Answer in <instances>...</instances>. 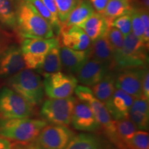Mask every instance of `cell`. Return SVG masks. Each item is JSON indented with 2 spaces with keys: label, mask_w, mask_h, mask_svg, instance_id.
<instances>
[{
  "label": "cell",
  "mask_w": 149,
  "mask_h": 149,
  "mask_svg": "<svg viewBox=\"0 0 149 149\" xmlns=\"http://www.w3.org/2000/svg\"><path fill=\"white\" fill-rule=\"evenodd\" d=\"M23 38L54 37L52 26L32 6L21 0L17 15L16 27Z\"/></svg>",
  "instance_id": "6da1fadb"
},
{
  "label": "cell",
  "mask_w": 149,
  "mask_h": 149,
  "mask_svg": "<svg viewBox=\"0 0 149 149\" xmlns=\"http://www.w3.org/2000/svg\"><path fill=\"white\" fill-rule=\"evenodd\" d=\"M48 123L43 120L17 118L0 119V136L19 144L27 145L34 141Z\"/></svg>",
  "instance_id": "7a4b0ae2"
},
{
  "label": "cell",
  "mask_w": 149,
  "mask_h": 149,
  "mask_svg": "<svg viewBox=\"0 0 149 149\" xmlns=\"http://www.w3.org/2000/svg\"><path fill=\"white\" fill-rule=\"evenodd\" d=\"M8 87L22 97L33 107L40 105L44 96L41 77L33 70L24 68L7 80Z\"/></svg>",
  "instance_id": "3957f363"
},
{
  "label": "cell",
  "mask_w": 149,
  "mask_h": 149,
  "mask_svg": "<svg viewBox=\"0 0 149 149\" xmlns=\"http://www.w3.org/2000/svg\"><path fill=\"white\" fill-rule=\"evenodd\" d=\"M148 48L142 41L130 32L124 37L122 51L115 57V68H146Z\"/></svg>",
  "instance_id": "277c9868"
},
{
  "label": "cell",
  "mask_w": 149,
  "mask_h": 149,
  "mask_svg": "<svg viewBox=\"0 0 149 149\" xmlns=\"http://www.w3.org/2000/svg\"><path fill=\"white\" fill-rule=\"evenodd\" d=\"M74 93L78 100L86 103L91 107L100 127L102 128L110 140L116 144L115 121L112 118L105 104L97 99L93 94L91 88L86 86H77Z\"/></svg>",
  "instance_id": "5b68a950"
},
{
  "label": "cell",
  "mask_w": 149,
  "mask_h": 149,
  "mask_svg": "<svg viewBox=\"0 0 149 149\" xmlns=\"http://www.w3.org/2000/svg\"><path fill=\"white\" fill-rule=\"evenodd\" d=\"M76 100L72 96L66 98H48L41 108L42 120L51 124L69 125L71 124Z\"/></svg>",
  "instance_id": "8992f818"
},
{
  "label": "cell",
  "mask_w": 149,
  "mask_h": 149,
  "mask_svg": "<svg viewBox=\"0 0 149 149\" xmlns=\"http://www.w3.org/2000/svg\"><path fill=\"white\" fill-rule=\"evenodd\" d=\"M59 40L51 38H24L21 44L26 68L39 70L44 62L46 54L52 48L58 46Z\"/></svg>",
  "instance_id": "52a82bcc"
},
{
  "label": "cell",
  "mask_w": 149,
  "mask_h": 149,
  "mask_svg": "<svg viewBox=\"0 0 149 149\" xmlns=\"http://www.w3.org/2000/svg\"><path fill=\"white\" fill-rule=\"evenodd\" d=\"M32 106L8 86L0 89V119L28 118L32 116Z\"/></svg>",
  "instance_id": "ba28073f"
},
{
  "label": "cell",
  "mask_w": 149,
  "mask_h": 149,
  "mask_svg": "<svg viewBox=\"0 0 149 149\" xmlns=\"http://www.w3.org/2000/svg\"><path fill=\"white\" fill-rule=\"evenodd\" d=\"M43 84L48 98H66L72 95L78 81L72 74L59 71L44 74Z\"/></svg>",
  "instance_id": "9c48e42d"
},
{
  "label": "cell",
  "mask_w": 149,
  "mask_h": 149,
  "mask_svg": "<svg viewBox=\"0 0 149 149\" xmlns=\"http://www.w3.org/2000/svg\"><path fill=\"white\" fill-rule=\"evenodd\" d=\"M74 135L66 125L47 124L40 131L36 142L42 149H65Z\"/></svg>",
  "instance_id": "30bf717a"
},
{
  "label": "cell",
  "mask_w": 149,
  "mask_h": 149,
  "mask_svg": "<svg viewBox=\"0 0 149 149\" xmlns=\"http://www.w3.org/2000/svg\"><path fill=\"white\" fill-rule=\"evenodd\" d=\"M146 68L120 70L115 74V88L121 89L135 99L141 98V86Z\"/></svg>",
  "instance_id": "8fae6325"
},
{
  "label": "cell",
  "mask_w": 149,
  "mask_h": 149,
  "mask_svg": "<svg viewBox=\"0 0 149 149\" xmlns=\"http://www.w3.org/2000/svg\"><path fill=\"white\" fill-rule=\"evenodd\" d=\"M71 123L75 129L81 131L95 132L101 128L91 107L79 100H76Z\"/></svg>",
  "instance_id": "7c38bea8"
},
{
  "label": "cell",
  "mask_w": 149,
  "mask_h": 149,
  "mask_svg": "<svg viewBox=\"0 0 149 149\" xmlns=\"http://www.w3.org/2000/svg\"><path fill=\"white\" fill-rule=\"evenodd\" d=\"M135 98L121 89L116 88L105 106L115 121L128 118L129 111Z\"/></svg>",
  "instance_id": "4fadbf2b"
},
{
  "label": "cell",
  "mask_w": 149,
  "mask_h": 149,
  "mask_svg": "<svg viewBox=\"0 0 149 149\" xmlns=\"http://www.w3.org/2000/svg\"><path fill=\"white\" fill-rule=\"evenodd\" d=\"M111 70L107 65L90 58L76 73V78L78 82L83 86H93L100 82Z\"/></svg>",
  "instance_id": "5bb4252c"
},
{
  "label": "cell",
  "mask_w": 149,
  "mask_h": 149,
  "mask_svg": "<svg viewBox=\"0 0 149 149\" xmlns=\"http://www.w3.org/2000/svg\"><path fill=\"white\" fill-rule=\"evenodd\" d=\"M26 68L21 48L12 46L0 56V77H10Z\"/></svg>",
  "instance_id": "9a60e30c"
},
{
  "label": "cell",
  "mask_w": 149,
  "mask_h": 149,
  "mask_svg": "<svg viewBox=\"0 0 149 149\" xmlns=\"http://www.w3.org/2000/svg\"><path fill=\"white\" fill-rule=\"evenodd\" d=\"M60 42L63 47L77 51H85L91 45V40L82 29L74 26L68 29H61L59 31Z\"/></svg>",
  "instance_id": "2e32d148"
},
{
  "label": "cell",
  "mask_w": 149,
  "mask_h": 149,
  "mask_svg": "<svg viewBox=\"0 0 149 149\" xmlns=\"http://www.w3.org/2000/svg\"><path fill=\"white\" fill-rule=\"evenodd\" d=\"M59 53L62 67L70 73H77L90 59V48L85 51H77L61 47Z\"/></svg>",
  "instance_id": "e0dca14e"
},
{
  "label": "cell",
  "mask_w": 149,
  "mask_h": 149,
  "mask_svg": "<svg viewBox=\"0 0 149 149\" xmlns=\"http://www.w3.org/2000/svg\"><path fill=\"white\" fill-rule=\"evenodd\" d=\"M90 58L105 64L111 70L115 68L114 53L106 35L91 44Z\"/></svg>",
  "instance_id": "ac0fdd59"
},
{
  "label": "cell",
  "mask_w": 149,
  "mask_h": 149,
  "mask_svg": "<svg viewBox=\"0 0 149 149\" xmlns=\"http://www.w3.org/2000/svg\"><path fill=\"white\" fill-rule=\"evenodd\" d=\"M110 26L102 14L95 12L86 21L79 26L88 35L91 42L104 36Z\"/></svg>",
  "instance_id": "d6986e66"
},
{
  "label": "cell",
  "mask_w": 149,
  "mask_h": 149,
  "mask_svg": "<svg viewBox=\"0 0 149 149\" xmlns=\"http://www.w3.org/2000/svg\"><path fill=\"white\" fill-rule=\"evenodd\" d=\"M137 128L146 130L149 125V105L148 100L142 98L135 99L128 115Z\"/></svg>",
  "instance_id": "ffe728a7"
},
{
  "label": "cell",
  "mask_w": 149,
  "mask_h": 149,
  "mask_svg": "<svg viewBox=\"0 0 149 149\" xmlns=\"http://www.w3.org/2000/svg\"><path fill=\"white\" fill-rule=\"evenodd\" d=\"M95 13V10L88 0H81L79 3L73 8L68 15L66 22L61 26V29L77 26H79L86 21ZM60 29V30H61Z\"/></svg>",
  "instance_id": "44dd1931"
},
{
  "label": "cell",
  "mask_w": 149,
  "mask_h": 149,
  "mask_svg": "<svg viewBox=\"0 0 149 149\" xmlns=\"http://www.w3.org/2000/svg\"><path fill=\"white\" fill-rule=\"evenodd\" d=\"M115 74L114 72H108L100 82L92 86L93 94L100 101L105 104L113 95L115 88Z\"/></svg>",
  "instance_id": "7402d4cb"
},
{
  "label": "cell",
  "mask_w": 149,
  "mask_h": 149,
  "mask_svg": "<svg viewBox=\"0 0 149 149\" xmlns=\"http://www.w3.org/2000/svg\"><path fill=\"white\" fill-rule=\"evenodd\" d=\"M21 0H0V22L10 28H15L17 15Z\"/></svg>",
  "instance_id": "603a6c76"
},
{
  "label": "cell",
  "mask_w": 149,
  "mask_h": 149,
  "mask_svg": "<svg viewBox=\"0 0 149 149\" xmlns=\"http://www.w3.org/2000/svg\"><path fill=\"white\" fill-rule=\"evenodd\" d=\"M132 8L130 0H110L102 15L111 26L115 19L128 13Z\"/></svg>",
  "instance_id": "cb8c5ba5"
},
{
  "label": "cell",
  "mask_w": 149,
  "mask_h": 149,
  "mask_svg": "<svg viewBox=\"0 0 149 149\" xmlns=\"http://www.w3.org/2000/svg\"><path fill=\"white\" fill-rule=\"evenodd\" d=\"M137 127L129 118L115 121L116 144L120 149H124L128 141L137 130Z\"/></svg>",
  "instance_id": "d4e9b609"
},
{
  "label": "cell",
  "mask_w": 149,
  "mask_h": 149,
  "mask_svg": "<svg viewBox=\"0 0 149 149\" xmlns=\"http://www.w3.org/2000/svg\"><path fill=\"white\" fill-rule=\"evenodd\" d=\"M59 45L52 48L46 54L44 62L38 70L39 72H42L43 74L53 73V72L61 71L63 67L61 64Z\"/></svg>",
  "instance_id": "484cf974"
},
{
  "label": "cell",
  "mask_w": 149,
  "mask_h": 149,
  "mask_svg": "<svg viewBox=\"0 0 149 149\" xmlns=\"http://www.w3.org/2000/svg\"><path fill=\"white\" fill-rule=\"evenodd\" d=\"M65 149H101V144L95 135L81 133L74 135Z\"/></svg>",
  "instance_id": "4316f807"
},
{
  "label": "cell",
  "mask_w": 149,
  "mask_h": 149,
  "mask_svg": "<svg viewBox=\"0 0 149 149\" xmlns=\"http://www.w3.org/2000/svg\"><path fill=\"white\" fill-rule=\"evenodd\" d=\"M124 149H149V135L146 130H136Z\"/></svg>",
  "instance_id": "83f0119b"
},
{
  "label": "cell",
  "mask_w": 149,
  "mask_h": 149,
  "mask_svg": "<svg viewBox=\"0 0 149 149\" xmlns=\"http://www.w3.org/2000/svg\"><path fill=\"white\" fill-rule=\"evenodd\" d=\"M106 36L113 48L115 59V57L122 51L124 44V36L118 29L113 26L109 27L106 33Z\"/></svg>",
  "instance_id": "f1b7e54d"
},
{
  "label": "cell",
  "mask_w": 149,
  "mask_h": 149,
  "mask_svg": "<svg viewBox=\"0 0 149 149\" xmlns=\"http://www.w3.org/2000/svg\"><path fill=\"white\" fill-rule=\"evenodd\" d=\"M57 6L59 21L61 26L66 22L70 12L81 0H54Z\"/></svg>",
  "instance_id": "f546056e"
},
{
  "label": "cell",
  "mask_w": 149,
  "mask_h": 149,
  "mask_svg": "<svg viewBox=\"0 0 149 149\" xmlns=\"http://www.w3.org/2000/svg\"><path fill=\"white\" fill-rule=\"evenodd\" d=\"M22 1H24V2L32 6L33 8H34L35 10L43 17L49 22L50 24L52 26V27H53V31L59 33V29H58V27L57 26V25H56L53 16L51 15V13H50V12L48 11V9L46 8V6H44V3H43L42 0H22Z\"/></svg>",
  "instance_id": "4dcf8cb0"
},
{
  "label": "cell",
  "mask_w": 149,
  "mask_h": 149,
  "mask_svg": "<svg viewBox=\"0 0 149 149\" xmlns=\"http://www.w3.org/2000/svg\"><path fill=\"white\" fill-rule=\"evenodd\" d=\"M130 18H131V32L144 42V25H143L138 8H132L130 11Z\"/></svg>",
  "instance_id": "1f68e13d"
},
{
  "label": "cell",
  "mask_w": 149,
  "mask_h": 149,
  "mask_svg": "<svg viewBox=\"0 0 149 149\" xmlns=\"http://www.w3.org/2000/svg\"><path fill=\"white\" fill-rule=\"evenodd\" d=\"M110 26L116 28L124 37L129 34L131 32V18L130 12L115 19Z\"/></svg>",
  "instance_id": "d6a6232c"
},
{
  "label": "cell",
  "mask_w": 149,
  "mask_h": 149,
  "mask_svg": "<svg viewBox=\"0 0 149 149\" xmlns=\"http://www.w3.org/2000/svg\"><path fill=\"white\" fill-rule=\"evenodd\" d=\"M139 15L142 20L143 25H144V43L147 47H148L149 44V15L148 8L142 6L138 8Z\"/></svg>",
  "instance_id": "836d02e7"
},
{
  "label": "cell",
  "mask_w": 149,
  "mask_h": 149,
  "mask_svg": "<svg viewBox=\"0 0 149 149\" xmlns=\"http://www.w3.org/2000/svg\"><path fill=\"white\" fill-rule=\"evenodd\" d=\"M42 1L44 6H46V8L48 9V11L50 12V13L51 14L52 16H53L56 25H57V26L58 27V29H59V31H60L61 24L60 21H59L58 11H57V6H56L55 1H54V0H42Z\"/></svg>",
  "instance_id": "e575fe53"
},
{
  "label": "cell",
  "mask_w": 149,
  "mask_h": 149,
  "mask_svg": "<svg viewBox=\"0 0 149 149\" xmlns=\"http://www.w3.org/2000/svg\"><path fill=\"white\" fill-rule=\"evenodd\" d=\"M141 98L149 100V72L148 69L146 70L143 78L142 86H141Z\"/></svg>",
  "instance_id": "d590c367"
},
{
  "label": "cell",
  "mask_w": 149,
  "mask_h": 149,
  "mask_svg": "<svg viewBox=\"0 0 149 149\" xmlns=\"http://www.w3.org/2000/svg\"><path fill=\"white\" fill-rule=\"evenodd\" d=\"M109 1L110 0H90V2L97 13L102 14Z\"/></svg>",
  "instance_id": "8d00e7d4"
},
{
  "label": "cell",
  "mask_w": 149,
  "mask_h": 149,
  "mask_svg": "<svg viewBox=\"0 0 149 149\" xmlns=\"http://www.w3.org/2000/svg\"><path fill=\"white\" fill-rule=\"evenodd\" d=\"M13 144L10 141L0 136V149H12Z\"/></svg>",
  "instance_id": "74e56055"
},
{
  "label": "cell",
  "mask_w": 149,
  "mask_h": 149,
  "mask_svg": "<svg viewBox=\"0 0 149 149\" xmlns=\"http://www.w3.org/2000/svg\"><path fill=\"white\" fill-rule=\"evenodd\" d=\"M25 149H42L37 144L36 141H33V142L30 143V144H27V146L25 147Z\"/></svg>",
  "instance_id": "f35d334b"
},
{
  "label": "cell",
  "mask_w": 149,
  "mask_h": 149,
  "mask_svg": "<svg viewBox=\"0 0 149 149\" xmlns=\"http://www.w3.org/2000/svg\"><path fill=\"white\" fill-rule=\"evenodd\" d=\"M139 1L141 3V4L143 6H142L145 7V8H148L149 7V0H139Z\"/></svg>",
  "instance_id": "ab89813d"
},
{
  "label": "cell",
  "mask_w": 149,
  "mask_h": 149,
  "mask_svg": "<svg viewBox=\"0 0 149 149\" xmlns=\"http://www.w3.org/2000/svg\"><path fill=\"white\" fill-rule=\"evenodd\" d=\"M14 149H25V148H24V147H21V146H17V147H16V148H14Z\"/></svg>",
  "instance_id": "60d3db41"
}]
</instances>
